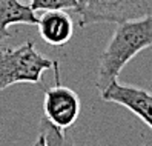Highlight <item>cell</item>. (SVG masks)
Wrapping results in <instances>:
<instances>
[{
  "mask_svg": "<svg viewBox=\"0 0 152 146\" xmlns=\"http://www.w3.org/2000/svg\"><path fill=\"white\" fill-rule=\"evenodd\" d=\"M146 146H152V145H146Z\"/></svg>",
  "mask_w": 152,
  "mask_h": 146,
  "instance_id": "cell-12",
  "label": "cell"
},
{
  "mask_svg": "<svg viewBox=\"0 0 152 146\" xmlns=\"http://www.w3.org/2000/svg\"><path fill=\"white\" fill-rule=\"evenodd\" d=\"M32 146H46L45 145V139H43V135L39 132V137H37V140H35V143Z\"/></svg>",
  "mask_w": 152,
  "mask_h": 146,
  "instance_id": "cell-10",
  "label": "cell"
},
{
  "mask_svg": "<svg viewBox=\"0 0 152 146\" xmlns=\"http://www.w3.org/2000/svg\"><path fill=\"white\" fill-rule=\"evenodd\" d=\"M39 132L43 135L46 146H71V143L63 135V131L56 128L46 117H42L40 125H39Z\"/></svg>",
  "mask_w": 152,
  "mask_h": 146,
  "instance_id": "cell-8",
  "label": "cell"
},
{
  "mask_svg": "<svg viewBox=\"0 0 152 146\" xmlns=\"http://www.w3.org/2000/svg\"><path fill=\"white\" fill-rule=\"evenodd\" d=\"M0 49H2V42H0Z\"/></svg>",
  "mask_w": 152,
  "mask_h": 146,
  "instance_id": "cell-11",
  "label": "cell"
},
{
  "mask_svg": "<svg viewBox=\"0 0 152 146\" xmlns=\"http://www.w3.org/2000/svg\"><path fill=\"white\" fill-rule=\"evenodd\" d=\"M40 37L52 45L63 46L74 35V23L65 11H45L37 20Z\"/></svg>",
  "mask_w": 152,
  "mask_h": 146,
  "instance_id": "cell-6",
  "label": "cell"
},
{
  "mask_svg": "<svg viewBox=\"0 0 152 146\" xmlns=\"http://www.w3.org/2000/svg\"><path fill=\"white\" fill-rule=\"evenodd\" d=\"M31 10L35 11H68L78 6V0H31Z\"/></svg>",
  "mask_w": 152,
  "mask_h": 146,
  "instance_id": "cell-9",
  "label": "cell"
},
{
  "mask_svg": "<svg viewBox=\"0 0 152 146\" xmlns=\"http://www.w3.org/2000/svg\"><path fill=\"white\" fill-rule=\"evenodd\" d=\"M35 12L20 0H0V42L11 37V25H37Z\"/></svg>",
  "mask_w": 152,
  "mask_h": 146,
  "instance_id": "cell-7",
  "label": "cell"
},
{
  "mask_svg": "<svg viewBox=\"0 0 152 146\" xmlns=\"http://www.w3.org/2000/svg\"><path fill=\"white\" fill-rule=\"evenodd\" d=\"M78 26L123 23L152 14V0H78Z\"/></svg>",
  "mask_w": 152,
  "mask_h": 146,
  "instance_id": "cell-3",
  "label": "cell"
},
{
  "mask_svg": "<svg viewBox=\"0 0 152 146\" xmlns=\"http://www.w3.org/2000/svg\"><path fill=\"white\" fill-rule=\"evenodd\" d=\"M102 98L104 102L128 108L152 129V92L137 86L123 85L115 80L102 91Z\"/></svg>",
  "mask_w": 152,
  "mask_h": 146,
  "instance_id": "cell-5",
  "label": "cell"
},
{
  "mask_svg": "<svg viewBox=\"0 0 152 146\" xmlns=\"http://www.w3.org/2000/svg\"><path fill=\"white\" fill-rule=\"evenodd\" d=\"M54 86L48 88L45 91V100H43V111L45 117L58 128L60 131H66L71 126H74L77 118L80 115V98L75 91L60 83V66L58 62H54Z\"/></svg>",
  "mask_w": 152,
  "mask_h": 146,
  "instance_id": "cell-4",
  "label": "cell"
},
{
  "mask_svg": "<svg viewBox=\"0 0 152 146\" xmlns=\"http://www.w3.org/2000/svg\"><path fill=\"white\" fill-rule=\"evenodd\" d=\"M152 46V14L135 20L117 23L112 37L103 51L95 86L102 91L118 79L121 69L138 52Z\"/></svg>",
  "mask_w": 152,
  "mask_h": 146,
  "instance_id": "cell-1",
  "label": "cell"
},
{
  "mask_svg": "<svg viewBox=\"0 0 152 146\" xmlns=\"http://www.w3.org/2000/svg\"><path fill=\"white\" fill-rule=\"evenodd\" d=\"M54 66V62L37 52L32 42L15 49H0V91L15 83L42 85V74Z\"/></svg>",
  "mask_w": 152,
  "mask_h": 146,
  "instance_id": "cell-2",
  "label": "cell"
}]
</instances>
